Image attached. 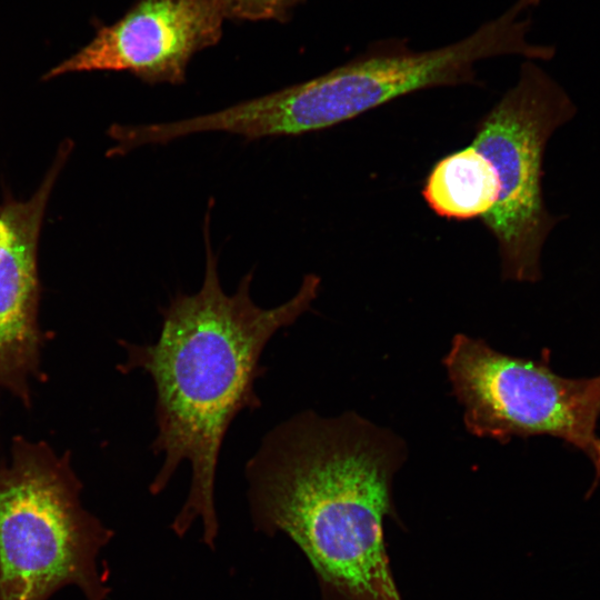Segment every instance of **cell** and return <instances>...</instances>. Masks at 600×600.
<instances>
[{
	"label": "cell",
	"instance_id": "obj_1",
	"mask_svg": "<svg viewBox=\"0 0 600 600\" xmlns=\"http://www.w3.org/2000/svg\"><path fill=\"white\" fill-rule=\"evenodd\" d=\"M210 209L203 224L206 268L200 289L191 294L178 291L159 309L161 327L154 342L120 340L126 359L117 368L122 373L141 370L154 386L157 434L151 450L163 461L150 492L160 493L180 464L189 462V493L171 528L181 537L200 519L202 541L214 548V486L226 433L241 411L261 407L254 390L266 372L261 354L280 329L293 324L311 308L321 279L307 273L296 294L272 308L254 303L252 271L228 294L211 248Z\"/></svg>",
	"mask_w": 600,
	"mask_h": 600
},
{
	"label": "cell",
	"instance_id": "obj_2",
	"mask_svg": "<svg viewBox=\"0 0 600 600\" xmlns=\"http://www.w3.org/2000/svg\"><path fill=\"white\" fill-rule=\"evenodd\" d=\"M404 442L354 412L308 410L272 428L246 463L254 528L304 553L322 600H401L384 546Z\"/></svg>",
	"mask_w": 600,
	"mask_h": 600
},
{
	"label": "cell",
	"instance_id": "obj_3",
	"mask_svg": "<svg viewBox=\"0 0 600 600\" xmlns=\"http://www.w3.org/2000/svg\"><path fill=\"white\" fill-rule=\"evenodd\" d=\"M539 0H518L466 38L418 51L400 38L373 42L350 61L307 81L209 112V132L246 140L296 137L326 130L417 91L478 83L479 61L507 54L549 60L553 48L527 40V11Z\"/></svg>",
	"mask_w": 600,
	"mask_h": 600
},
{
	"label": "cell",
	"instance_id": "obj_4",
	"mask_svg": "<svg viewBox=\"0 0 600 600\" xmlns=\"http://www.w3.org/2000/svg\"><path fill=\"white\" fill-rule=\"evenodd\" d=\"M69 450L17 434L0 461V600H49L73 586L107 600L98 557L113 531L82 504Z\"/></svg>",
	"mask_w": 600,
	"mask_h": 600
},
{
	"label": "cell",
	"instance_id": "obj_5",
	"mask_svg": "<svg viewBox=\"0 0 600 600\" xmlns=\"http://www.w3.org/2000/svg\"><path fill=\"white\" fill-rule=\"evenodd\" d=\"M576 112L566 90L528 60L476 127L471 144L491 161L500 186L497 204L481 221L497 242L503 280L533 283L542 277V249L560 221L544 203V151Z\"/></svg>",
	"mask_w": 600,
	"mask_h": 600
},
{
	"label": "cell",
	"instance_id": "obj_6",
	"mask_svg": "<svg viewBox=\"0 0 600 600\" xmlns=\"http://www.w3.org/2000/svg\"><path fill=\"white\" fill-rule=\"evenodd\" d=\"M443 363L470 433L499 442L533 436L560 439L592 463L589 493L598 486L600 374L563 377L547 359L504 354L463 333L453 337Z\"/></svg>",
	"mask_w": 600,
	"mask_h": 600
},
{
	"label": "cell",
	"instance_id": "obj_7",
	"mask_svg": "<svg viewBox=\"0 0 600 600\" xmlns=\"http://www.w3.org/2000/svg\"><path fill=\"white\" fill-rule=\"evenodd\" d=\"M223 19L213 0H136L119 20L101 24L87 44L43 79L126 71L149 84H181L192 57L219 42Z\"/></svg>",
	"mask_w": 600,
	"mask_h": 600
},
{
	"label": "cell",
	"instance_id": "obj_8",
	"mask_svg": "<svg viewBox=\"0 0 600 600\" xmlns=\"http://www.w3.org/2000/svg\"><path fill=\"white\" fill-rule=\"evenodd\" d=\"M72 149L59 147L32 196L0 203V397L10 393L26 408L33 381L43 382L42 351L49 333L39 322V238L49 198Z\"/></svg>",
	"mask_w": 600,
	"mask_h": 600
},
{
	"label": "cell",
	"instance_id": "obj_9",
	"mask_svg": "<svg viewBox=\"0 0 600 600\" xmlns=\"http://www.w3.org/2000/svg\"><path fill=\"white\" fill-rule=\"evenodd\" d=\"M421 194L438 217L467 221L482 219L491 212L500 186L491 161L470 143L431 167Z\"/></svg>",
	"mask_w": 600,
	"mask_h": 600
},
{
	"label": "cell",
	"instance_id": "obj_10",
	"mask_svg": "<svg viewBox=\"0 0 600 600\" xmlns=\"http://www.w3.org/2000/svg\"><path fill=\"white\" fill-rule=\"evenodd\" d=\"M223 18L236 20H284L306 0H213Z\"/></svg>",
	"mask_w": 600,
	"mask_h": 600
}]
</instances>
